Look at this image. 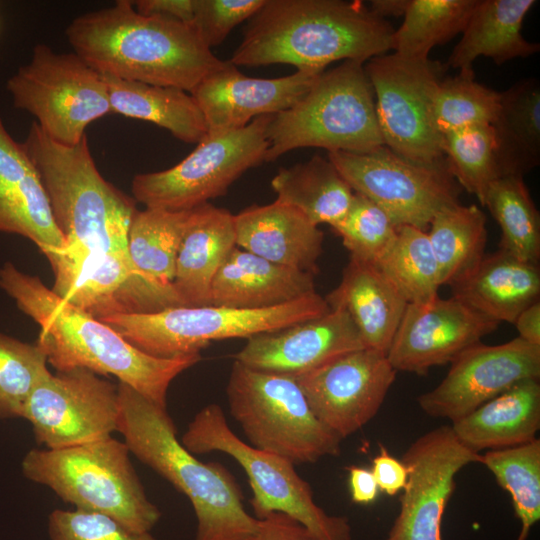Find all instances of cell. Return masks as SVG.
I'll list each match as a JSON object with an SVG mask.
<instances>
[{"mask_svg": "<svg viewBox=\"0 0 540 540\" xmlns=\"http://www.w3.org/2000/svg\"><path fill=\"white\" fill-rule=\"evenodd\" d=\"M0 288L40 327L37 344L56 371L85 368L113 375L166 408L171 382L197 364L201 354L159 358L135 348L111 327L66 302L38 276L11 262L0 268Z\"/></svg>", "mask_w": 540, "mask_h": 540, "instance_id": "cell-1", "label": "cell"}, {"mask_svg": "<svg viewBox=\"0 0 540 540\" xmlns=\"http://www.w3.org/2000/svg\"><path fill=\"white\" fill-rule=\"evenodd\" d=\"M65 34L73 52L101 75L188 93L225 63L190 23L140 14L129 0L76 17Z\"/></svg>", "mask_w": 540, "mask_h": 540, "instance_id": "cell-2", "label": "cell"}, {"mask_svg": "<svg viewBox=\"0 0 540 540\" xmlns=\"http://www.w3.org/2000/svg\"><path fill=\"white\" fill-rule=\"evenodd\" d=\"M393 34L362 1L265 0L229 60L237 67L290 64L321 73L338 60L386 54Z\"/></svg>", "mask_w": 540, "mask_h": 540, "instance_id": "cell-3", "label": "cell"}, {"mask_svg": "<svg viewBox=\"0 0 540 540\" xmlns=\"http://www.w3.org/2000/svg\"><path fill=\"white\" fill-rule=\"evenodd\" d=\"M117 432L139 461L184 494L193 506L194 540H248L260 520L243 505L234 476L220 463L199 461L177 438L167 409L118 382Z\"/></svg>", "mask_w": 540, "mask_h": 540, "instance_id": "cell-4", "label": "cell"}, {"mask_svg": "<svg viewBox=\"0 0 540 540\" xmlns=\"http://www.w3.org/2000/svg\"><path fill=\"white\" fill-rule=\"evenodd\" d=\"M21 144L39 174L65 240V249L47 259L75 262L93 254L128 251L136 201L101 175L87 136L75 146L61 145L33 122Z\"/></svg>", "mask_w": 540, "mask_h": 540, "instance_id": "cell-5", "label": "cell"}, {"mask_svg": "<svg viewBox=\"0 0 540 540\" xmlns=\"http://www.w3.org/2000/svg\"><path fill=\"white\" fill-rule=\"evenodd\" d=\"M22 472L75 509L109 516L135 532H150L161 518L128 446L112 436L62 449H31Z\"/></svg>", "mask_w": 540, "mask_h": 540, "instance_id": "cell-6", "label": "cell"}, {"mask_svg": "<svg viewBox=\"0 0 540 540\" xmlns=\"http://www.w3.org/2000/svg\"><path fill=\"white\" fill-rule=\"evenodd\" d=\"M265 162L298 148L368 152L384 145L364 62L345 60L322 72L291 108L272 115Z\"/></svg>", "mask_w": 540, "mask_h": 540, "instance_id": "cell-7", "label": "cell"}, {"mask_svg": "<svg viewBox=\"0 0 540 540\" xmlns=\"http://www.w3.org/2000/svg\"><path fill=\"white\" fill-rule=\"evenodd\" d=\"M317 292L263 309L172 307L155 313L119 314L100 320L140 351L159 358L200 353L213 341L250 338L326 314Z\"/></svg>", "mask_w": 540, "mask_h": 540, "instance_id": "cell-8", "label": "cell"}, {"mask_svg": "<svg viewBox=\"0 0 540 540\" xmlns=\"http://www.w3.org/2000/svg\"><path fill=\"white\" fill-rule=\"evenodd\" d=\"M226 394L230 413L251 446L293 465L340 454L342 440L314 415L294 378L234 360Z\"/></svg>", "mask_w": 540, "mask_h": 540, "instance_id": "cell-9", "label": "cell"}, {"mask_svg": "<svg viewBox=\"0 0 540 540\" xmlns=\"http://www.w3.org/2000/svg\"><path fill=\"white\" fill-rule=\"evenodd\" d=\"M182 445L192 454L219 451L244 469L252 490L257 519L284 513L302 524L317 540H352L349 520L327 514L314 501L313 491L290 461L242 441L229 427L218 404L203 407L189 422Z\"/></svg>", "mask_w": 540, "mask_h": 540, "instance_id": "cell-10", "label": "cell"}, {"mask_svg": "<svg viewBox=\"0 0 540 540\" xmlns=\"http://www.w3.org/2000/svg\"><path fill=\"white\" fill-rule=\"evenodd\" d=\"M6 88L15 108L33 115L49 138L65 146L79 144L86 127L111 112L103 76L74 52L57 53L44 43L34 46Z\"/></svg>", "mask_w": 540, "mask_h": 540, "instance_id": "cell-11", "label": "cell"}, {"mask_svg": "<svg viewBox=\"0 0 540 540\" xmlns=\"http://www.w3.org/2000/svg\"><path fill=\"white\" fill-rule=\"evenodd\" d=\"M271 117H257L238 130L207 134L173 167L135 175L133 198L146 208L186 211L224 196L244 172L265 163Z\"/></svg>", "mask_w": 540, "mask_h": 540, "instance_id": "cell-12", "label": "cell"}, {"mask_svg": "<svg viewBox=\"0 0 540 540\" xmlns=\"http://www.w3.org/2000/svg\"><path fill=\"white\" fill-rule=\"evenodd\" d=\"M371 83L384 145L411 161L446 160L443 136L434 122V100L446 66L428 58L383 54L364 66Z\"/></svg>", "mask_w": 540, "mask_h": 540, "instance_id": "cell-13", "label": "cell"}, {"mask_svg": "<svg viewBox=\"0 0 540 540\" xmlns=\"http://www.w3.org/2000/svg\"><path fill=\"white\" fill-rule=\"evenodd\" d=\"M328 159L356 193L383 208L400 227L426 231L442 209L459 203V184L448 163L406 159L385 145L368 152H328Z\"/></svg>", "mask_w": 540, "mask_h": 540, "instance_id": "cell-14", "label": "cell"}, {"mask_svg": "<svg viewBox=\"0 0 540 540\" xmlns=\"http://www.w3.org/2000/svg\"><path fill=\"white\" fill-rule=\"evenodd\" d=\"M118 386L85 368L56 371L33 390L21 418L35 441L62 449L112 436L119 417Z\"/></svg>", "mask_w": 540, "mask_h": 540, "instance_id": "cell-15", "label": "cell"}, {"mask_svg": "<svg viewBox=\"0 0 540 540\" xmlns=\"http://www.w3.org/2000/svg\"><path fill=\"white\" fill-rule=\"evenodd\" d=\"M480 459V453L457 439L451 426H440L417 438L401 459L408 478L399 513L385 540H442L443 515L456 476Z\"/></svg>", "mask_w": 540, "mask_h": 540, "instance_id": "cell-16", "label": "cell"}, {"mask_svg": "<svg viewBox=\"0 0 540 540\" xmlns=\"http://www.w3.org/2000/svg\"><path fill=\"white\" fill-rule=\"evenodd\" d=\"M49 263L55 276L52 291L96 319L185 306L173 285L142 275L128 251L93 254L75 262L52 259Z\"/></svg>", "mask_w": 540, "mask_h": 540, "instance_id": "cell-17", "label": "cell"}, {"mask_svg": "<svg viewBox=\"0 0 540 540\" xmlns=\"http://www.w3.org/2000/svg\"><path fill=\"white\" fill-rule=\"evenodd\" d=\"M396 372L387 355L363 348L294 379L314 415L343 440L378 413Z\"/></svg>", "mask_w": 540, "mask_h": 540, "instance_id": "cell-18", "label": "cell"}, {"mask_svg": "<svg viewBox=\"0 0 540 540\" xmlns=\"http://www.w3.org/2000/svg\"><path fill=\"white\" fill-rule=\"evenodd\" d=\"M445 378L417 398L430 417L458 420L516 383L540 378V346L516 337L498 345L481 342L451 362Z\"/></svg>", "mask_w": 540, "mask_h": 540, "instance_id": "cell-19", "label": "cell"}, {"mask_svg": "<svg viewBox=\"0 0 540 540\" xmlns=\"http://www.w3.org/2000/svg\"><path fill=\"white\" fill-rule=\"evenodd\" d=\"M499 324L452 296L408 304L387 359L396 371L426 375L432 367L450 363L462 351L481 342Z\"/></svg>", "mask_w": 540, "mask_h": 540, "instance_id": "cell-20", "label": "cell"}, {"mask_svg": "<svg viewBox=\"0 0 540 540\" xmlns=\"http://www.w3.org/2000/svg\"><path fill=\"white\" fill-rule=\"evenodd\" d=\"M363 348L349 314L333 307L322 316L248 338L234 358L249 368L294 378Z\"/></svg>", "mask_w": 540, "mask_h": 540, "instance_id": "cell-21", "label": "cell"}, {"mask_svg": "<svg viewBox=\"0 0 540 540\" xmlns=\"http://www.w3.org/2000/svg\"><path fill=\"white\" fill-rule=\"evenodd\" d=\"M321 73L296 70L278 78H255L226 60L190 94L204 117L208 134H219L244 128L257 117L291 108Z\"/></svg>", "mask_w": 540, "mask_h": 540, "instance_id": "cell-22", "label": "cell"}, {"mask_svg": "<svg viewBox=\"0 0 540 540\" xmlns=\"http://www.w3.org/2000/svg\"><path fill=\"white\" fill-rule=\"evenodd\" d=\"M0 232L31 240L45 255L61 253L57 228L39 174L0 118Z\"/></svg>", "mask_w": 540, "mask_h": 540, "instance_id": "cell-23", "label": "cell"}, {"mask_svg": "<svg viewBox=\"0 0 540 540\" xmlns=\"http://www.w3.org/2000/svg\"><path fill=\"white\" fill-rule=\"evenodd\" d=\"M238 247L275 264L315 274L323 232L302 212L279 202L251 205L235 215Z\"/></svg>", "mask_w": 540, "mask_h": 540, "instance_id": "cell-24", "label": "cell"}, {"mask_svg": "<svg viewBox=\"0 0 540 540\" xmlns=\"http://www.w3.org/2000/svg\"><path fill=\"white\" fill-rule=\"evenodd\" d=\"M314 292V274L275 264L235 246L213 278L209 305L263 309Z\"/></svg>", "mask_w": 540, "mask_h": 540, "instance_id": "cell-25", "label": "cell"}, {"mask_svg": "<svg viewBox=\"0 0 540 540\" xmlns=\"http://www.w3.org/2000/svg\"><path fill=\"white\" fill-rule=\"evenodd\" d=\"M325 299L349 314L366 348L387 355L408 302L375 263L350 256L339 285Z\"/></svg>", "mask_w": 540, "mask_h": 540, "instance_id": "cell-26", "label": "cell"}, {"mask_svg": "<svg viewBox=\"0 0 540 540\" xmlns=\"http://www.w3.org/2000/svg\"><path fill=\"white\" fill-rule=\"evenodd\" d=\"M235 246V215L209 202L188 210L172 283L185 306L209 305L213 278Z\"/></svg>", "mask_w": 540, "mask_h": 540, "instance_id": "cell-27", "label": "cell"}, {"mask_svg": "<svg viewBox=\"0 0 540 540\" xmlns=\"http://www.w3.org/2000/svg\"><path fill=\"white\" fill-rule=\"evenodd\" d=\"M452 297L497 322L514 324L539 300V265L503 250L486 255L465 277L450 285Z\"/></svg>", "mask_w": 540, "mask_h": 540, "instance_id": "cell-28", "label": "cell"}, {"mask_svg": "<svg viewBox=\"0 0 540 540\" xmlns=\"http://www.w3.org/2000/svg\"><path fill=\"white\" fill-rule=\"evenodd\" d=\"M457 439L480 453L525 444L540 429L539 379L520 381L452 422Z\"/></svg>", "mask_w": 540, "mask_h": 540, "instance_id": "cell-29", "label": "cell"}, {"mask_svg": "<svg viewBox=\"0 0 540 540\" xmlns=\"http://www.w3.org/2000/svg\"><path fill=\"white\" fill-rule=\"evenodd\" d=\"M535 4V0H478L445 66L467 71L480 56L501 65L539 52V43L522 35L524 18Z\"/></svg>", "mask_w": 540, "mask_h": 540, "instance_id": "cell-30", "label": "cell"}, {"mask_svg": "<svg viewBox=\"0 0 540 540\" xmlns=\"http://www.w3.org/2000/svg\"><path fill=\"white\" fill-rule=\"evenodd\" d=\"M111 112L151 122L178 140L198 144L208 134L192 95L182 89L104 76Z\"/></svg>", "mask_w": 540, "mask_h": 540, "instance_id": "cell-31", "label": "cell"}, {"mask_svg": "<svg viewBox=\"0 0 540 540\" xmlns=\"http://www.w3.org/2000/svg\"><path fill=\"white\" fill-rule=\"evenodd\" d=\"M277 201L295 207L313 224L333 226L351 206L354 191L335 165L319 155L281 168L271 180Z\"/></svg>", "mask_w": 540, "mask_h": 540, "instance_id": "cell-32", "label": "cell"}, {"mask_svg": "<svg viewBox=\"0 0 540 540\" xmlns=\"http://www.w3.org/2000/svg\"><path fill=\"white\" fill-rule=\"evenodd\" d=\"M504 176H522L540 163V84L524 79L500 92L492 124Z\"/></svg>", "mask_w": 540, "mask_h": 540, "instance_id": "cell-33", "label": "cell"}, {"mask_svg": "<svg viewBox=\"0 0 540 540\" xmlns=\"http://www.w3.org/2000/svg\"><path fill=\"white\" fill-rule=\"evenodd\" d=\"M428 229L441 286L465 277L485 256L486 216L476 205L446 207L433 217Z\"/></svg>", "mask_w": 540, "mask_h": 540, "instance_id": "cell-34", "label": "cell"}, {"mask_svg": "<svg viewBox=\"0 0 540 540\" xmlns=\"http://www.w3.org/2000/svg\"><path fill=\"white\" fill-rule=\"evenodd\" d=\"M187 216L188 210H137L129 227L127 249L134 267L142 275L172 285Z\"/></svg>", "mask_w": 540, "mask_h": 540, "instance_id": "cell-35", "label": "cell"}, {"mask_svg": "<svg viewBox=\"0 0 540 540\" xmlns=\"http://www.w3.org/2000/svg\"><path fill=\"white\" fill-rule=\"evenodd\" d=\"M486 206L501 230L499 249L523 261L540 259V216L523 177L508 175L488 188Z\"/></svg>", "mask_w": 540, "mask_h": 540, "instance_id": "cell-36", "label": "cell"}, {"mask_svg": "<svg viewBox=\"0 0 540 540\" xmlns=\"http://www.w3.org/2000/svg\"><path fill=\"white\" fill-rule=\"evenodd\" d=\"M478 0H409L404 20L394 30L393 51L413 59L462 33Z\"/></svg>", "mask_w": 540, "mask_h": 540, "instance_id": "cell-37", "label": "cell"}, {"mask_svg": "<svg viewBox=\"0 0 540 540\" xmlns=\"http://www.w3.org/2000/svg\"><path fill=\"white\" fill-rule=\"evenodd\" d=\"M376 265L408 304L427 303L439 296L438 265L427 231L423 229L400 226L394 243Z\"/></svg>", "mask_w": 540, "mask_h": 540, "instance_id": "cell-38", "label": "cell"}, {"mask_svg": "<svg viewBox=\"0 0 540 540\" xmlns=\"http://www.w3.org/2000/svg\"><path fill=\"white\" fill-rule=\"evenodd\" d=\"M480 463L510 494L515 515L521 523L516 540H527L540 519V440L488 450L481 454Z\"/></svg>", "mask_w": 540, "mask_h": 540, "instance_id": "cell-39", "label": "cell"}, {"mask_svg": "<svg viewBox=\"0 0 540 540\" xmlns=\"http://www.w3.org/2000/svg\"><path fill=\"white\" fill-rule=\"evenodd\" d=\"M443 151L456 182L474 194L482 205L489 186L504 177L492 124L444 135Z\"/></svg>", "mask_w": 540, "mask_h": 540, "instance_id": "cell-40", "label": "cell"}, {"mask_svg": "<svg viewBox=\"0 0 540 540\" xmlns=\"http://www.w3.org/2000/svg\"><path fill=\"white\" fill-rule=\"evenodd\" d=\"M500 106V92L474 78V71H459L443 78L434 100V122L444 136L464 128L493 124Z\"/></svg>", "mask_w": 540, "mask_h": 540, "instance_id": "cell-41", "label": "cell"}, {"mask_svg": "<svg viewBox=\"0 0 540 540\" xmlns=\"http://www.w3.org/2000/svg\"><path fill=\"white\" fill-rule=\"evenodd\" d=\"M44 350L0 332V420L21 417L37 385L51 372Z\"/></svg>", "mask_w": 540, "mask_h": 540, "instance_id": "cell-42", "label": "cell"}, {"mask_svg": "<svg viewBox=\"0 0 540 540\" xmlns=\"http://www.w3.org/2000/svg\"><path fill=\"white\" fill-rule=\"evenodd\" d=\"M331 228L351 257L376 264L394 243L399 226L383 208L354 192L347 213Z\"/></svg>", "mask_w": 540, "mask_h": 540, "instance_id": "cell-43", "label": "cell"}, {"mask_svg": "<svg viewBox=\"0 0 540 540\" xmlns=\"http://www.w3.org/2000/svg\"><path fill=\"white\" fill-rule=\"evenodd\" d=\"M48 534L51 540H157L150 532H135L109 516L78 509L53 510Z\"/></svg>", "mask_w": 540, "mask_h": 540, "instance_id": "cell-44", "label": "cell"}, {"mask_svg": "<svg viewBox=\"0 0 540 540\" xmlns=\"http://www.w3.org/2000/svg\"><path fill=\"white\" fill-rule=\"evenodd\" d=\"M265 0H194L191 25L203 43L212 48L221 44L231 30L248 21Z\"/></svg>", "mask_w": 540, "mask_h": 540, "instance_id": "cell-45", "label": "cell"}, {"mask_svg": "<svg viewBox=\"0 0 540 540\" xmlns=\"http://www.w3.org/2000/svg\"><path fill=\"white\" fill-rule=\"evenodd\" d=\"M371 471L379 491L389 496L402 491L407 483L408 472L405 464L392 456L383 445L372 461Z\"/></svg>", "mask_w": 540, "mask_h": 540, "instance_id": "cell-46", "label": "cell"}, {"mask_svg": "<svg viewBox=\"0 0 540 540\" xmlns=\"http://www.w3.org/2000/svg\"><path fill=\"white\" fill-rule=\"evenodd\" d=\"M259 520L258 530L248 540H317L302 524L284 513L274 512Z\"/></svg>", "mask_w": 540, "mask_h": 540, "instance_id": "cell-47", "label": "cell"}, {"mask_svg": "<svg viewBox=\"0 0 540 540\" xmlns=\"http://www.w3.org/2000/svg\"><path fill=\"white\" fill-rule=\"evenodd\" d=\"M137 12L147 16H161L191 23L194 0H137L132 1Z\"/></svg>", "mask_w": 540, "mask_h": 540, "instance_id": "cell-48", "label": "cell"}, {"mask_svg": "<svg viewBox=\"0 0 540 540\" xmlns=\"http://www.w3.org/2000/svg\"><path fill=\"white\" fill-rule=\"evenodd\" d=\"M351 499L356 504H370L376 500L379 488L371 469L359 466L348 468Z\"/></svg>", "mask_w": 540, "mask_h": 540, "instance_id": "cell-49", "label": "cell"}, {"mask_svg": "<svg viewBox=\"0 0 540 540\" xmlns=\"http://www.w3.org/2000/svg\"><path fill=\"white\" fill-rule=\"evenodd\" d=\"M514 325L524 341L540 346V301L524 309L516 318Z\"/></svg>", "mask_w": 540, "mask_h": 540, "instance_id": "cell-50", "label": "cell"}, {"mask_svg": "<svg viewBox=\"0 0 540 540\" xmlns=\"http://www.w3.org/2000/svg\"><path fill=\"white\" fill-rule=\"evenodd\" d=\"M409 0H372L370 10L384 19L388 16H404Z\"/></svg>", "mask_w": 540, "mask_h": 540, "instance_id": "cell-51", "label": "cell"}]
</instances>
